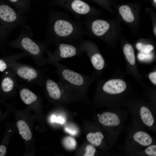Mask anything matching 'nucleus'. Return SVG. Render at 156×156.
Masks as SVG:
<instances>
[{
    "mask_svg": "<svg viewBox=\"0 0 156 156\" xmlns=\"http://www.w3.org/2000/svg\"><path fill=\"white\" fill-rule=\"evenodd\" d=\"M54 30L59 36L65 37L70 34L73 32V27L69 22L63 20L57 21L54 25Z\"/></svg>",
    "mask_w": 156,
    "mask_h": 156,
    "instance_id": "9b49d317",
    "label": "nucleus"
},
{
    "mask_svg": "<svg viewBox=\"0 0 156 156\" xmlns=\"http://www.w3.org/2000/svg\"><path fill=\"white\" fill-rule=\"evenodd\" d=\"M0 17L5 21L12 22L15 20L16 16L11 8L6 5H2L0 6Z\"/></svg>",
    "mask_w": 156,
    "mask_h": 156,
    "instance_id": "4468645a",
    "label": "nucleus"
},
{
    "mask_svg": "<svg viewBox=\"0 0 156 156\" xmlns=\"http://www.w3.org/2000/svg\"><path fill=\"white\" fill-rule=\"evenodd\" d=\"M153 1L154 2L156 3V0H153Z\"/></svg>",
    "mask_w": 156,
    "mask_h": 156,
    "instance_id": "2f4dec72",
    "label": "nucleus"
},
{
    "mask_svg": "<svg viewBox=\"0 0 156 156\" xmlns=\"http://www.w3.org/2000/svg\"><path fill=\"white\" fill-rule=\"evenodd\" d=\"M109 25L107 21L98 20L92 23V29L94 34L99 36L104 34L109 29Z\"/></svg>",
    "mask_w": 156,
    "mask_h": 156,
    "instance_id": "ddd939ff",
    "label": "nucleus"
},
{
    "mask_svg": "<svg viewBox=\"0 0 156 156\" xmlns=\"http://www.w3.org/2000/svg\"><path fill=\"white\" fill-rule=\"evenodd\" d=\"M18 85L17 87L21 89L20 95L21 100L26 104L29 105L36 102L38 99L36 95L26 88Z\"/></svg>",
    "mask_w": 156,
    "mask_h": 156,
    "instance_id": "f8f14e48",
    "label": "nucleus"
},
{
    "mask_svg": "<svg viewBox=\"0 0 156 156\" xmlns=\"http://www.w3.org/2000/svg\"><path fill=\"white\" fill-rule=\"evenodd\" d=\"M153 57V54L150 52L148 53L140 52L138 55V59L143 61H150L152 59Z\"/></svg>",
    "mask_w": 156,
    "mask_h": 156,
    "instance_id": "b1692460",
    "label": "nucleus"
},
{
    "mask_svg": "<svg viewBox=\"0 0 156 156\" xmlns=\"http://www.w3.org/2000/svg\"><path fill=\"white\" fill-rule=\"evenodd\" d=\"M51 121L52 122H55L57 123H63L64 121V120L61 117L59 116L56 117L55 115H53L51 117Z\"/></svg>",
    "mask_w": 156,
    "mask_h": 156,
    "instance_id": "a878e982",
    "label": "nucleus"
},
{
    "mask_svg": "<svg viewBox=\"0 0 156 156\" xmlns=\"http://www.w3.org/2000/svg\"><path fill=\"white\" fill-rule=\"evenodd\" d=\"M71 7L75 12L81 14H85L90 11L89 6L80 0H75L71 4Z\"/></svg>",
    "mask_w": 156,
    "mask_h": 156,
    "instance_id": "a211bd4d",
    "label": "nucleus"
},
{
    "mask_svg": "<svg viewBox=\"0 0 156 156\" xmlns=\"http://www.w3.org/2000/svg\"><path fill=\"white\" fill-rule=\"evenodd\" d=\"M126 87V83L123 81L119 79H112L104 83L101 89L106 94L116 95L122 93Z\"/></svg>",
    "mask_w": 156,
    "mask_h": 156,
    "instance_id": "6e6552de",
    "label": "nucleus"
},
{
    "mask_svg": "<svg viewBox=\"0 0 156 156\" xmlns=\"http://www.w3.org/2000/svg\"><path fill=\"white\" fill-rule=\"evenodd\" d=\"M155 32L156 34V27L155 28Z\"/></svg>",
    "mask_w": 156,
    "mask_h": 156,
    "instance_id": "7c9ffc66",
    "label": "nucleus"
},
{
    "mask_svg": "<svg viewBox=\"0 0 156 156\" xmlns=\"http://www.w3.org/2000/svg\"><path fill=\"white\" fill-rule=\"evenodd\" d=\"M64 130L66 132L73 135H75L77 132V130L73 128L65 127Z\"/></svg>",
    "mask_w": 156,
    "mask_h": 156,
    "instance_id": "bb28decb",
    "label": "nucleus"
},
{
    "mask_svg": "<svg viewBox=\"0 0 156 156\" xmlns=\"http://www.w3.org/2000/svg\"><path fill=\"white\" fill-rule=\"evenodd\" d=\"M6 151L5 147L3 145L0 146V156H3L4 155Z\"/></svg>",
    "mask_w": 156,
    "mask_h": 156,
    "instance_id": "c85d7f7f",
    "label": "nucleus"
},
{
    "mask_svg": "<svg viewBox=\"0 0 156 156\" xmlns=\"http://www.w3.org/2000/svg\"><path fill=\"white\" fill-rule=\"evenodd\" d=\"M131 119V124L144 129L153 127L155 122L152 111L143 103L127 105Z\"/></svg>",
    "mask_w": 156,
    "mask_h": 156,
    "instance_id": "20e7f679",
    "label": "nucleus"
},
{
    "mask_svg": "<svg viewBox=\"0 0 156 156\" xmlns=\"http://www.w3.org/2000/svg\"><path fill=\"white\" fill-rule=\"evenodd\" d=\"M129 114L127 109L119 107L115 110L105 112L99 115V123L103 126L112 129L114 143L120 136Z\"/></svg>",
    "mask_w": 156,
    "mask_h": 156,
    "instance_id": "7ed1b4c3",
    "label": "nucleus"
},
{
    "mask_svg": "<svg viewBox=\"0 0 156 156\" xmlns=\"http://www.w3.org/2000/svg\"><path fill=\"white\" fill-rule=\"evenodd\" d=\"M0 82L1 90L4 93L13 91L17 87V76L11 68L3 72Z\"/></svg>",
    "mask_w": 156,
    "mask_h": 156,
    "instance_id": "423d86ee",
    "label": "nucleus"
},
{
    "mask_svg": "<svg viewBox=\"0 0 156 156\" xmlns=\"http://www.w3.org/2000/svg\"><path fill=\"white\" fill-rule=\"evenodd\" d=\"M58 53L56 55L50 56L47 59L48 63L57 62L63 59L71 57L77 55V50L76 48L71 44L61 43L58 46Z\"/></svg>",
    "mask_w": 156,
    "mask_h": 156,
    "instance_id": "0eeeda50",
    "label": "nucleus"
},
{
    "mask_svg": "<svg viewBox=\"0 0 156 156\" xmlns=\"http://www.w3.org/2000/svg\"><path fill=\"white\" fill-rule=\"evenodd\" d=\"M17 126L22 138L27 141L29 140L31 138L32 134L26 123L23 120H20L17 122Z\"/></svg>",
    "mask_w": 156,
    "mask_h": 156,
    "instance_id": "f3484780",
    "label": "nucleus"
},
{
    "mask_svg": "<svg viewBox=\"0 0 156 156\" xmlns=\"http://www.w3.org/2000/svg\"><path fill=\"white\" fill-rule=\"evenodd\" d=\"M64 146L67 150H74L77 146L76 142L74 138L70 136L65 137L63 140Z\"/></svg>",
    "mask_w": 156,
    "mask_h": 156,
    "instance_id": "4be33fe9",
    "label": "nucleus"
},
{
    "mask_svg": "<svg viewBox=\"0 0 156 156\" xmlns=\"http://www.w3.org/2000/svg\"><path fill=\"white\" fill-rule=\"evenodd\" d=\"M144 129L132 124L129 127L122 148V152L124 155L144 148L152 144L153 139Z\"/></svg>",
    "mask_w": 156,
    "mask_h": 156,
    "instance_id": "f03ea898",
    "label": "nucleus"
},
{
    "mask_svg": "<svg viewBox=\"0 0 156 156\" xmlns=\"http://www.w3.org/2000/svg\"><path fill=\"white\" fill-rule=\"evenodd\" d=\"M148 77L152 82L156 85V72L150 73Z\"/></svg>",
    "mask_w": 156,
    "mask_h": 156,
    "instance_id": "cd10ccee",
    "label": "nucleus"
},
{
    "mask_svg": "<svg viewBox=\"0 0 156 156\" xmlns=\"http://www.w3.org/2000/svg\"><path fill=\"white\" fill-rule=\"evenodd\" d=\"M23 57L20 56H10L1 58L0 59V72H3L13 64L17 62L18 61Z\"/></svg>",
    "mask_w": 156,
    "mask_h": 156,
    "instance_id": "dca6fc26",
    "label": "nucleus"
},
{
    "mask_svg": "<svg viewBox=\"0 0 156 156\" xmlns=\"http://www.w3.org/2000/svg\"><path fill=\"white\" fill-rule=\"evenodd\" d=\"M123 51L128 61L131 65H134L135 63V57L131 45L129 44H126L123 47Z\"/></svg>",
    "mask_w": 156,
    "mask_h": 156,
    "instance_id": "412c9836",
    "label": "nucleus"
},
{
    "mask_svg": "<svg viewBox=\"0 0 156 156\" xmlns=\"http://www.w3.org/2000/svg\"><path fill=\"white\" fill-rule=\"evenodd\" d=\"M128 156H156V145H151L144 148L128 153Z\"/></svg>",
    "mask_w": 156,
    "mask_h": 156,
    "instance_id": "2eb2a0df",
    "label": "nucleus"
},
{
    "mask_svg": "<svg viewBox=\"0 0 156 156\" xmlns=\"http://www.w3.org/2000/svg\"><path fill=\"white\" fill-rule=\"evenodd\" d=\"M86 48L90 62L93 68L92 74L96 76L105 66L104 60L100 54L94 51V49L88 47Z\"/></svg>",
    "mask_w": 156,
    "mask_h": 156,
    "instance_id": "9d476101",
    "label": "nucleus"
},
{
    "mask_svg": "<svg viewBox=\"0 0 156 156\" xmlns=\"http://www.w3.org/2000/svg\"><path fill=\"white\" fill-rule=\"evenodd\" d=\"M49 97L54 100H60L62 94L66 91L63 86L57 81L56 82L47 76L43 85Z\"/></svg>",
    "mask_w": 156,
    "mask_h": 156,
    "instance_id": "1a4fd4ad",
    "label": "nucleus"
},
{
    "mask_svg": "<svg viewBox=\"0 0 156 156\" xmlns=\"http://www.w3.org/2000/svg\"><path fill=\"white\" fill-rule=\"evenodd\" d=\"M119 11L123 20L127 22H131L134 20V16L129 7L126 5L121 6Z\"/></svg>",
    "mask_w": 156,
    "mask_h": 156,
    "instance_id": "aec40b11",
    "label": "nucleus"
},
{
    "mask_svg": "<svg viewBox=\"0 0 156 156\" xmlns=\"http://www.w3.org/2000/svg\"><path fill=\"white\" fill-rule=\"evenodd\" d=\"M10 68L17 76L29 84L43 86L47 76L44 71L40 68L18 62L13 64Z\"/></svg>",
    "mask_w": 156,
    "mask_h": 156,
    "instance_id": "39448f33",
    "label": "nucleus"
},
{
    "mask_svg": "<svg viewBox=\"0 0 156 156\" xmlns=\"http://www.w3.org/2000/svg\"><path fill=\"white\" fill-rule=\"evenodd\" d=\"M88 142L92 145L96 146L100 145L104 138L103 134L101 132L98 131L95 133H90L87 135Z\"/></svg>",
    "mask_w": 156,
    "mask_h": 156,
    "instance_id": "6ab92c4d",
    "label": "nucleus"
},
{
    "mask_svg": "<svg viewBox=\"0 0 156 156\" xmlns=\"http://www.w3.org/2000/svg\"><path fill=\"white\" fill-rule=\"evenodd\" d=\"M9 0L12 2H15L17 1L18 0Z\"/></svg>",
    "mask_w": 156,
    "mask_h": 156,
    "instance_id": "c756f323",
    "label": "nucleus"
},
{
    "mask_svg": "<svg viewBox=\"0 0 156 156\" xmlns=\"http://www.w3.org/2000/svg\"><path fill=\"white\" fill-rule=\"evenodd\" d=\"M85 153L83 156H93L96 151V149L92 145H87L85 149Z\"/></svg>",
    "mask_w": 156,
    "mask_h": 156,
    "instance_id": "393cba45",
    "label": "nucleus"
},
{
    "mask_svg": "<svg viewBox=\"0 0 156 156\" xmlns=\"http://www.w3.org/2000/svg\"><path fill=\"white\" fill-rule=\"evenodd\" d=\"M137 49L140 52L148 53L150 52L153 49V46L150 44H145L138 43L136 45Z\"/></svg>",
    "mask_w": 156,
    "mask_h": 156,
    "instance_id": "5701e85b",
    "label": "nucleus"
},
{
    "mask_svg": "<svg viewBox=\"0 0 156 156\" xmlns=\"http://www.w3.org/2000/svg\"><path fill=\"white\" fill-rule=\"evenodd\" d=\"M56 69L59 78L58 82L66 91L80 92L86 90L96 78L94 75L83 74L71 70L59 62L51 63Z\"/></svg>",
    "mask_w": 156,
    "mask_h": 156,
    "instance_id": "f257e3e1",
    "label": "nucleus"
}]
</instances>
